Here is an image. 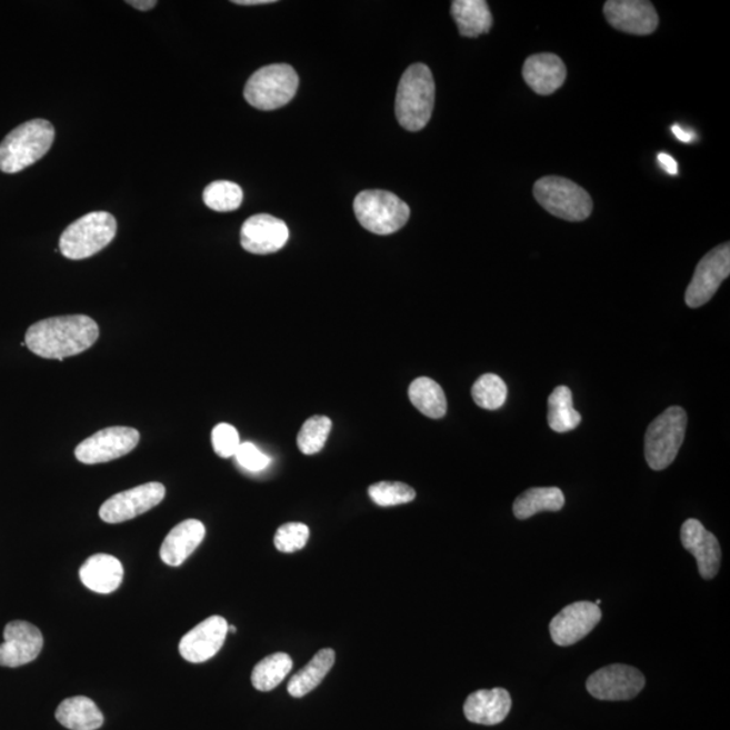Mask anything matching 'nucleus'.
Masks as SVG:
<instances>
[{
  "label": "nucleus",
  "instance_id": "obj_41",
  "mask_svg": "<svg viewBox=\"0 0 730 730\" xmlns=\"http://www.w3.org/2000/svg\"><path fill=\"white\" fill-rule=\"evenodd\" d=\"M228 632L236 633V632H237V629H236L234 627H232V626H229V628H228Z\"/></svg>",
  "mask_w": 730,
  "mask_h": 730
},
{
  "label": "nucleus",
  "instance_id": "obj_21",
  "mask_svg": "<svg viewBox=\"0 0 730 730\" xmlns=\"http://www.w3.org/2000/svg\"><path fill=\"white\" fill-rule=\"evenodd\" d=\"M206 528L201 521L186 520L168 533L160 548V558L167 566L179 567L202 544Z\"/></svg>",
  "mask_w": 730,
  "mask_h": 730
},
{
  "label": "nucleus",
  "instance_id": "obj_34",
  "mask_svg": "<svg viewBox=\"0 0 730 730\" xmlns=\"http://www.w3.org/2000/svg\"><path fill=\"white\" fill-rule=\"evenodd\" d=\"M310 530L301 522L284 523L274 534V547L283 553L301 551L308 544Z\"/></svg>",
  "mask_w": 730,
  "mask_h": 730
},
{
  "label": "nucleus",
  "instance_id": "obj_31",
  "mask_svg": "<svg viewBox=\"0 0 730 730\" xmlns=\"http://www.w3.org/2000/svg\"><path fill=\"white\" fill-rule=\"evenodd\" d=\"M472 398L479 408L501 409L508 398V386L496 373H484L472 386Z\"/></svg>",
  "mask_w": 730,
  "mask_h": 730
},
{
  "label": "nucleus",
  "instance_id": "obj_12",
  "mask_svg": "<svg viewBox=\"0 0 730 730\" xmlns=\"http://www.w3.org/2000/svg\"><path fill=\"white\" fill-rule=\"evenodd\" d=\"M164 498L166 487L161 483L137 486L109 498L99 510V517L108 523L130 521L158 507Z\"/></svg>",
  "mask_w": 730,
  "mask_h": 730
},
{
  "label": "nucleus",
  "instance_id": "obj_13",
  "mask_svg": "<svg viewBox=\"0 0 730 730\" xmlns=\"http://www.w3.org/2000/svg\"><path fill=\"white\" fill-rule=\"evenodd\" d=\"M602 619V611L592 602L568 604L549 626L554 644L570 647L583 640Z\"/></svg>",
  "mask_w": 730,
  "mask_h": 730
},
{
  "label": "nucleus",
  "instance_id": "obj_27",
  "mask_svg": "<svg viewBox=\"0 0 730 730\" xmlns=\"http://www.w3.org/2000/svg\"><path fill=\"white\" fill-rule=\"evenodd\" d=\"M409 398L418 411L433 420L447 414L444 390L433 379L427 377L416 379L409 387Z\"/></svg>",
  "mask_w": 730,
  "mask_h": 730
},
{
  "label": "nucleus",
  "instance_id": "obj_4",
  "mask_svg": "<svg viewBox=\"0 0 730 730\" xmlns=\"http://www.w3.org/2000/svg\"><path fill=\"white\" fill-rule=\"evenodd\" d=\"M117 221L106 211H92L79 218L60 237L59 248L70 260L89 259L116 239Z\"/></svg>",
  "mask_w": 730,
  "mask_h": 730
},
{
  "label": "nucleus",
  "instance_id": "obj_1",
  "mask_svg": "<svg viewBox=\"0 0 730 730\" xmlns=\"http://www.w3.org/2000/svg\"><path fill=\"white\" fill-rule=\"evenodd\" d=\"M98 339V323L78 314L47 318L31 324L24 344L40 358L64 360L86 352Z\"/></svg>",
  "mask_w": 730,
  "mask_h": 730
},
{
  "label": "nucleus",
  "instance_id": "obj_38",
  "mask_svg": "<svg viewBox=\"0 0 730 730\" xmlns=\"http://www.w3.org/2000/svg\"><path fill=\"white\" fill-rule=\"evenodd\" d=\"M128 4L140 11L152 10L158 2L156 0H129Z\"/></svg>",
  "mask_w": 730,
  "mask_h": 730
},
{
  "label": "nucleus",
  "instance_id": "obj_40",
  "mask_svg": "<svg viewBox=\"0 0 730 730\" xmlns=\"http://www.w3.org/2000/svg\"><path fill=\"white\" fill-rule=\"evenodd\" d=\"M233 3L240 6H259V4H271L274 2L273 0H234Z\"/></svg>",
  "mask_w": 730,
  "mask_h": 730
},
{
  "label": "nucleus",
  "instance_id": "obj_2",
  "mask_svg": "<svg viewBox=\"0 0 730 730\" xmlns=\"http://www.w3.org/2000/svg\"><path fill=\"white\" fill-rule=\"evenodd\" d=\"M436 86L432 71L426 64H414L404 71L398 86L396 116L409 132L427 127L434 109Z\"/></svg>",
  "mask_w": 730,
  "mask_h": 730
},
{
  "label": "nucleus",
  "instance_id": "obj_33",
  "mask_svg": "<svg viewBox=\"0 0 730 730\" xmlns=\"http://www.w3.org/2000/svg\"><path fill=\"white\" fill-rule=\"evenodd\" d=\"M368 496L378 507L389 508L414 501L416 491L401 482H379L368 489Z\"/></svg>",
  "mask_w": 730,
  "mask_h": 730
},
{
  "label": "nucleus",
  "instance_id": "obj_8",
  "mask_svg": "<svg viewBox=\"0 0 730 730\" xmlns=\"http://www.w3.org/2000/svg\"><path fill=\"white\" fill-rule=\"evenodd\" d=\"M686 428L688 414L679 406H671L648 427L646 459L652 470H666L673 463L683 444Z\"/></svg>",
  "mask_w": 730,
  "mask_h": 730
},
{
  "label": "nucleus",
  "instance_id": "obj_36",
  "mask_svg": "<svg viewBox=\"0 0 730 730\" xmlns=\"http://www.w3.org/2000/svg\"><path fill=\"white\" fill-rule=\"evenodd\" d=\"M234 457L242 468L251 472L263 471L271 463V459L252 442H241Z\"/></svg>",
  "mask_w": 730,
  "mask_h": 730
},
{
  "label": "nucleus",
  "instance_id": "obj_7",
  "mask_svg": "<svg viewBox=\"0 0 730 730\" xmlns=\"http://www.w3.org/2000/svg\"><path fill=\"white\" fill-rule=\"evenodd\" d=\"M536 201L549 214L570 222L588 220L592 211L590 193L572 180L559 177H546L533 187Z\"/></svg>",
  "mask_w": 730,
  "mask_h": 730
},
{
  "label": "nucleus",
  "instance_id": "obj_6",
  "mask_svg": "<svg viewBox=\"0 0 730 730\" xmlns=\"http://www.w3.org/2000/svg\"><path fill=\"white\" fill-rule=\"evenodd\" d=\"M298 74L291 66L272 64L260 68L247 81L243 97L252 108L271 111L292 101L298 91Z\"/></svg>",
  "mask_w": 730,
  "mask_h": 730
},
{
  "label": "nucleus",
  "instance_id": "obj_10",
  "mask_svg": "<svg viewBox=\"0 0 730 730\" xmlns=\"http://www.w3.org/2000/svg\"><path fill=\"white\" fill-rule=\"evenodd\" d=\"M730 273V246L729 242L710 251L697 266L694 277L686 291V303L689 308H701L714 297L723 280Z\"/></svg>",
  "mask_w": 730,
  "mask_h": 730
},
{
  "label": "nucleus",
  "instance_id": "obj_17",
  "mask_svg": "<svg viewBox=\"0 0 730 730\" xmlns=\"http://www.w3.org/2000/svg\"><path fill=\"white\" fill-rule=\"evenodd\" d=\"M289 239L286 222L268 214L253 216L241 228V247L253 254L278 252Z\"/></svg>",
  "mask_w": 730,
  "mask_h": 730
},
{
  "label": "nucleus",
  "instance_id": "obj_15",
  "mask_svg": "<svg viewBox=\"0 0 730 730\" xmlns=\"http://www.w3.org/2000/svg\"><path fill=\"white\" fill-rule=\"evenodd\" d=\"M603 12L611 27L623 33L648 36L659 27L657 10L644 0H609Z\"/></svg>",
  "mask_w": 730,
  "mask_h": 730
},
{
  "label": "nucleus",
  "instance_id": "obj_28",
  "mask_svg": "<svg viewBox=\"0 0 730 730\" xmlns=\"http://www.w3.org/2000/svg\"><path fill=\"white\" fill-rule=\"evenodd\" d=\"M582 416L573 409L572 392L559 386L548 399V423L554 432L566 433L579 427Z\"/></svg>",
  "mask_w": 730,
  "mask_h": 730
},
{
  "label": "nucleus",
  "instance_id": "obj_22",
  "mask_svg": "<svg viewBox=\"0 0 730 730\" xmlns=\"http://www.w3.org/2000/svg\"><path fill=\"white\" fill-rule=\"evenodd\" d=\"M123 567L111 554L98 553L86 560L79 577L81 583L98 594H110L120 588L123 580Z\"/></svg>",
  "mask_w": 730,
  "mask_h": 730
},
{
  "label": "nucleus",
  "instance_id": "obj_39",
  "mask_svg": "<svg viewBox=\"0 0 730 730\" xmlns=\"http://www.w3.org/2000/svg\"><path fill=\"white\" fill-rule=\"evenodd\" d=\"M672 133L673 136L677 137L678 140L682 142H691L692 139H694V136H692L689 132H686V130L682 127H679V124H673Z\"/></svg>",
  "mask_w": 730,
  "mask_h": 730
},
{
  "label": "nucleus",
  "instance_id": "obj_29",
  "mask_svg": "<svg viewBox=\"0 0 730 730\" xmlns=\"http://www.w3.org/2000/svg\"><path fill=\"white\" fill-rule=\"evenodd\" d=\"M291 669L292 659L289 654L283 652L270 654L256 664L252 672L253 688L263 692L271 691L283 682Z\"/></svg>",
  "mask_w": 730,
  "mask_h": 730
},
{
  "label": "nucleus",
  "instance_id": "obj_3",
  "mask_svg": "<svg viewBox=\"0 0 730 730\" xmlns=\"http://www.w3.org/2000/svg\"><path fill=\"white\" fill-rule=\"evenodd\" d=\"M54 141V128L46 120L20 124L0 142V171L17 173L36 164L49 152Z\"/></svg>",
  "mask_w": 730,
  "mask_h": 730
},
{
  "label": "nucleus",
  "instance_id": "obj_5",
  "mask_svg": "<svg viewBox=\"0 0 730 730\" xmlns=\"http://www.w3.org/2000/svg\"><path fill=\"white\" fill-rule=\"evenodd\" d=\"M353 210L361 227L373 234L389 236L401 230L410 218V208L396 193L367 190L354 198Z\"/></svg>",
  "mask_w": 730,
  "mask_h": 730
},
{
  "label": "nucleus",
  "instance_id": "obj_18",
  "mask_svg": "<svg viewBox=\"0 0 730 730\" xmlns=\"http://www.w3.org/2000/svg\"><path fill=\"white\" fill-rule=\"evenodd\" d=\"M680 540L686 551L697 559L701 577L716 578L721 564V547L716 536L704 529L700 521L690 518L680 529Z\"/></svg>",
  "mask_w": 730,
  "mask_h": 730
},
{
  "label": "nucleus",
  "instance_id": "obj_23",
  "mask_svg": "<svg viewBox=\"0 0 730 730\" xmlns=\"http://www.w3.org/2000/svg\"><path fill=\"white\" fill-rule=\"evenodd\" d=\"M56 720L71 730H97L103 726L104 717L90 698L72 697L60 703Z\"/></svg>",
  "mask_w": 730,
  "mask_h": 730
},
{
  "label": "nucleus",
  "instance_id": "obj_16",
  "mask_svg": "<svg viewBox=\"0 0 730 730\" xmlns=\"http://www.w3.org/2000/svg\"><path fill=\"white\" fill-rule=\"evenodd\" d=\"M228 628L229 623L223 617H209L180 640V654L190 663H203V661L214 658L227 640Z\"/></svg>",
  "mask_w": 730,
  "mask_h": 730
},
{
  "label": "nucleus",
  "instance_id": "obj_11",
  "mask_svg": "<svg viewBox=\"0 0 730 730\" xmlns=\"http://www.w3.org/2000/svg\"><path fill=\"white\" fill-rule=\"evenodd\" d=\"M646 686V678L634 667L611 664L596 671L586 688L601 701H628L638 697Z\"/></svg>",
  "mask_w": 730,
  "mask_h": 730
},
{
  "label": "nucleus",
  "instance_id": "obj_20",
  "mask_svg": "<svg viewBox=\"0 0 730 730\" xmlns=\"http://www.w3.org/2000/svg\"><path fill=\"white\" fill-rule=\"evenodd\" d=\"M510 710L511 697L504 689L478 690L464 703L466 719L479 726H498L507 720Z\"/></svg>",
  "mask_w": 730,
  "mask_h": 730
},
{
  "label": "nucleus",
  "instance_id": "obj_30",
  "mask_svg": "<svg viewBox=\"0 0 730 730\" xmlns=\"http://www.w3.org/2000/svg\"><path fill=\"white\" fill-rule=\"evenodd\" d=\"M243 201V192L239 184L218 180L206 187L203 202L209 209L218 213H229L240 208Z\"/></svg>",
  "mask_w": 730,
  "mask_h": 730
},
{
  "label": "nucleus",
  "instance_id": "obj_26",
  "mask_svg": "<svg viewBox=\"0 0 730 730\" xmlns=\"http://www.w3.org/2000/svg\"><path fill=\"white\" fill-rule=\"evenodd\" d=\"M564 503L563 491L558 487H534L516 499L513 511L518 520H528L541 511H559Z\"/></svg>",
  "mask_w": 730,
  "mask_h": 730
},
{
  "label": "nucleus",
  "instance_id": "obj_37",
  "mask_svg": "<svg viewBox=\"0 0 730 730\" xmlns=\"http://www.w3.org/2000/svg\"><path fill=\"white\" fill-rule=\"evenodd\" d=\"M659 164L667 173L677 174L678 173V162L670 154L660 153L658 156Z\"/></svg>",
  "mask_w": 730,
  "mask_h": 730
},
{
  "label": "nucleus",
  "instance_id": "obj_24",
  "mask_svg": "<svg viewBox=\"0 0 730 730\" xmlns=\"http://www.w3.org/2000/svg\"><path fill=\"white\" fill-rule=\"evenodd\" d=\"M451 12L459 33L467 39H477L492 28V14L484 0H454Z\"/></svg>",
  "mask_w": 730,
  "mask_h": 730
},
{
  "label": "nucleus",
  "instance_id": "obj_9",
  "mask_svg": "<svg viewBox=\"0 0 730 730\" xmlns=\"http://www.w3.org/2000/svg\"><path fill=\"white\" fill-rule=\"evenodd\" d=\"M139 442L140 433L133 428H106L81 441L74 449V457L89 466L109 463L132 452Z\"/></svg>",
  "mask_w": 730,
  "mask_h": 730
},
{
  "label": "nucleus",
  "instance_id": "obj_32",
  "mask_svg": "<svg viewBox=\"0 0 730 730\" xmlns=\"http://www.w3.org/2000/svg\"><path fill=\"white\" fill-rule=\"evenodd\" d=\"M333 423L330 418L324 416H314L303 423L301 432L298 434V448L304 454H316L321 452L327 444L330 430Z\"/></svg>",
  "mask_w": 730,
  "mask_h": 730
},
{
  "label": "nucleus",
  "instance_id": "obj_19",
  "mask_svg": "<svg viewBox=\"0 0 730 730\" xmlns=\"http://www.w3.org/2000/svg\"><path fill=\"white\" fill-rule=\"evenodd\" d=\"M527 84L539 96H551L564 84L567 68L563 60L553 53L530 56L522 68Z\"/></svg>",
  "mask_w": 730,
  "mask_h": 730
},
{
  "label": "nucleus",
  "instance_id": "obj_25",
  "mask_svg": "<svg viewBox=\"0 0 730 730\" xmlns=\"http://www.w3.org/2000/svg\"><path fill=\"white\" fill-rule=\"evenodd\" d=\"M336 652L333 649L324 648L318 651L316 657L290 679L289 686H287L290 696L301 698L317 689L329 671L332 670Z\"/></svg>",
  "mask_w": 730,
  "mask_h": 730
},
{
  "label": "nucleus",
  "instance_id": "obj_35",
  "mask_svg": "<svg viewBox=\"0 0 730 730\" xmlns=\"http://www.w3.org/2000/svg\"><path fill=\"white\" fill-rule=\"evenodd\" d=\"M211 442L218 457L229 459L234 457L241 441L237 429L229 423H220L211 433Z\"/></svg>",
  "mask_w": 730,
  "mask_h": 730
},
{
  "label": "nucleus",
  "instance_id": "obj_14",
  "mask_svg": "<svg viewBox=\"0 0 730 730\" xmlns=\"http://www.w3.org/2000/svg\"><path fill=\"white\" fill-rule=\"evenodd\" d=\"M3 638V644H0V666L8 669L31 663L42 651V633L33 623L12 621L6 626Z\"/></svg>",
  "mask_w": 730,
  "mask_h": 730
}]
</instances>
